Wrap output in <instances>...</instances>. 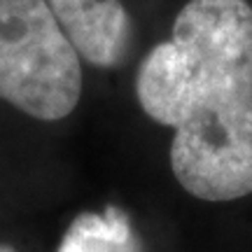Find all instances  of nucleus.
<instances>
[{"label": "nucleus", "instance_id": "nucleus-1", "mask_svg": "<svg viewBox=\"0 0 252 252\" xmlns=\"http://www.w3.org/2000/svg\"><path fill=\"white\" fill-rule=\"evenodd\" d=\"M147 117L173 128L171 168L201 201L252 194V7L189 0L135 77Z\"/></svg>", "mask_w": 252, "mask_h": 252}, {"label": "nucleus", "instance_id": "nucleus-5", "mask_svg": "<svg viewBox=\"0 0 252 252\" xmlns=\"http://www.w3.org/2000/svg\"><path fill=\"white\" fill-rule=\"evenodd\" d=\"M0 252H12V248H5V245H0Z\"/></svg>", "mask_w": 252, "mask_h": 252}, {"label": "nucleus", "instance_id": "nucleus-4", "mask_svg": "<svg viewBox=\"0 0 252 252\" xmlns=\"http://www.w3.org/2000/svg\"><path fill=\"white\" fill-rule=\"evenodd\" d=\"M59 252H135L128 217L117 208L82 213L65 231Z\"/></svg>", "mask_w": 252, "mask_h": 252}, {"label": "nucleus", "instance_id": "nucleus-3", "mask_svg": "<svg viewBox=\"0 0 252 252\" xmlns=\"http://www.w3.org/2000/svg\"><path fill=\"white\" fill-rule=\"evenodd\" d=\"M47 5L80 59L98 68L122 61L131 24L117 0H47Z\"/></svg>", "mask_w": 252, "mask_h": 252}, {"label": "nucleus", "instance_id": "nucleus-2", "mask_svg": "<svg viewBox=\"0 0 252 252\" xmlns=\"http://www.w3.org/2000/svg\"><path fill=\"white\" fill-rule=\"evenodd\" d=\"M82 96L80 56L47 0H0V98L40 122H56Z\"/></svg>", "mask_w": 252, "mask_h": 252}]
</instances>
